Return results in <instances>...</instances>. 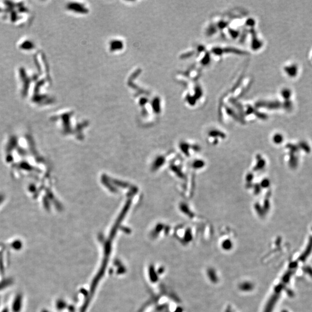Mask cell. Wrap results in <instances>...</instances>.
I'll list each match as a JSON object with an SVG mask.
<instances>
[{
	"mask_svg": "<svg viewBox=\"0 0 312 312\" xmlns=\"http://www.w3.org/2000/svg\"><path fill=\"white\" fill-rule=\"evenodd\" d=\"M33 138L28 132H13L4 141L3 158L13 178L37 179L40 156Z\"/></svg>",
	"mask_w": 312,
	"mask_h": 312,
	"instance_id": "1",
	"label": "cell"
}]
</instances>
